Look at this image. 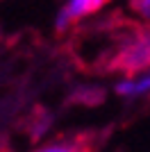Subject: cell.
<instances>
[{
  "instance_id": "1",
  "label": "cell",
  "mask_w": 150,
  "mask_h": 152,
  "mask_svg": "<svg viewBox=\"0 0 150 152\" xmlns=\"http://www.w3.org/2000/svg\"><path fill=\"white\" fill-rule=\"evenodd\" d=\"M109 2H112V0H66V5L59 9L57 20H55L57 34L68 37L71 30L77 27L80 20H87V18H91V16H96L100 9H105Z\"/></svg>"
},
{
  "instance_id": "2",
  "label": "cell",
  "mask_w": 150,
  "mask_h": 152,
  "mask_svg": "<svg viewBox=\"0 0 150 152\" xmlns=\"http://www.w3.org/2000/svg\"><path fill=\"white\" fill-rule=\"evenodd\" d=\"M100 143H102L100 132H68L55 136L34 152H98Z\"/></svg>"
},
{
  "instance_id": "3",
  "label": "cell",
  "mask_w": 150,
  "mask_h": 152,
  "mask_svg": "<svg viewBox=\"0 0 150 152\" xmlns=\"http://www.w3.org/2000/svg\"><path fill=\"white\" fill-rule=\"evenodd\" d=\"M116 93L125 100H143L150 95V70L116 84Z\"/></svg>"
},
{
  "instance_id": "4",
  "label": "cell",
  "mask_w": 150,
  "mask_h": 152,
  "mask_svg": "<svg viewBox=\"0 0 150 152\" xmlns=\"http://www.w3.org/2000/svg\"><path fill=\"white\" fill-rule=\"evenodd\" d=\"M127 5L143 23L150 25V0H127Z\"/></svg>"
}]
</instances>
